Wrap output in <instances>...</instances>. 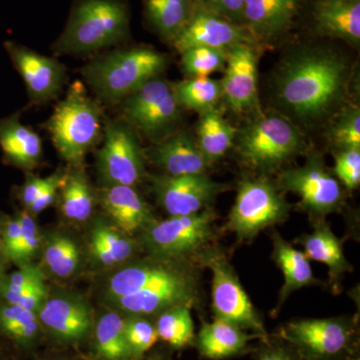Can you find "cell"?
Masks as SVG:
<instances>
[{
	"label": "cell",
	"instance_id": "cell-1",
	"mask_svg": "<svg viewBox=\"0 0 360 360\" xmlns=\"http://www.w3.org/2000/svg\"><path fill=\"white\" fill-rule=\"evenodd\" d=\"M352 65L324 45H302L286 54L272 79L276 112L300 130L326 127L348 104Z\"/></svg>",
	"mask_w": 360,
	"mask_h": 360
},
{
	"label": "cell",
	"instance_id": "cell-2",
	"mask_svg": "<svg viewBox=\"0 0 360 360\" xmlns=\"http://www.w3.org/2000/svg\"><path fill=\"white\" fill-rule=\"evenodd\" d=\"M129 32L125 0H75L65 30L52 49L61 54L90 53L120 44Z\"/></svg>",
	"mask_w": 360,
	"mask_h": 360
},
{
	"label": "cell",
	"instance_id": "cell-3",
	"mask_svg": "<svg viewBox=\"0 0 360 360\" xmlns=\"http://www.w3.org/2000/svg\"><path fill=\"white\" fill-rule=\"evenodd\" d=\"M236 141L240 160L260 175L276 172L307 148L302 130L278 112L257 113Z\"/></svg>",
	"mask_w": 360,
	"mask_h": 360
},
{
	"label": "cell",
	"instance_id": "cell-4",
	"mask_svg": "<svg viewBox=\"0 0 360 360\" xmlns=\"http://www.w3.org/2000/svg\"><path fill=\"white\" fill-rule=\"evenodd\" d=\"M103 120L98 104L77 82L54 108L46 129L59 155L73 167H82L85 155L103 134Z\"/></svg>",
	"mask_w": 360,
	"mask_h": 360
},
{
	"label": "cell",
	"instance_id": "cell-5",
	"mask_svg": "<svg viewBox=\"0 0 360 360\" xmlns=\"http://www.w3.org/2000/svg\"><path fill=\"white\" fill-rule=\"evenodd\" d=\"M167 66L165 54L149 47H134L97 58L82 73L101 101L116 103L158 77Z\"/></svg>",
	"mask_w": 360,
	"mask_h": 360
},
{
	"label": "cell",
	"instance_id": "cell-6",
	"mask_svg": "<svg viewBox=\"0 0 360 360\" xmlns=\"http://www.w3.org/2000/svg\"><path fill=\"white\" fill-rule=\"evenodd\" d=\"M290 210L283 191L266 175L243 179L225 229L241 243L251 241L264 229L285 221Z\"/></svg>",
	"mask_w": 360,
	"mask_h": 360
},
{
	"label": "cell",
	"instance_id": "cell-7",
	"mask_svg": "<svg viewBox=\"0 0 360 360\" xmlns=\"http://www.w3.org/2000/svg\"><path fill=\"white\" fill-rule=\"evenodd\" d=\"M217 219V213L210 207L194 214L156 220L142 232V243L160 262H174L205 252L215 239Z\"/></svg>",
	"mask_w": 360,
	"mask_h": 360
},
{
	"label": "cell",
	"instance_id": "cell-8",
	"mask_svg": "<svg viewBox=\"0 0 360 360\" xmlns=\"http://www.w3.org/2000/svg\"><path fill=\"white\" fill-rule=\"evenodd\" d=\"M122 110L127 124L153 144L177 131L181 110L174 85L155 77L122 99Z\"/></svg>",
	"mask_w": 360,
	"mask_h": 360
},
{
	"label": "cell",
	"instance_id": "cell-9",
	"mask_svg": "<svg viewBox=\"0 0 360 360\" xmlns=\"http://www.w3.org/2000/svg\"><path fill=\"white\" fill-rule=\"evenodd\" d=\"M276 186L300 198V207L315 219L340 212L345 202L340 182L326 168L323 158L311 153L302 167L283 169Z\"/></svg>",
	"mask_w": 360,
	"mask_h": 360
},
{
	"label": "cell",
	"instance_id": "cell-10",
	"mask_svg": "<svg viewBox=\"0 0 360 360\" xmlns=\"http://www.w3.org/2000/svg\"><path fill=\"white\" fill-rule=\"evenodd\" d=\"M103 146L96 153V168L103 186H135L146 176L144 153L134 129L127 122L104 117Z\"/></svg>",
	"mask_w": 360,
	"mask_h": 360
},
{
	"label": "cell",
	"instance_id": "cell-11",
	"mask_svg": "<svg viewBox=\"0 0 360 360\" xmlns=\"http://www.w3.org/2000/svg\"><path fill=\"white\" fill-rule=\"evenodd\" d=\"M202 264L212 274V300L215 319L266 338L264 323L226 257L219 251L205 250Z\"/></svg>",
	"mask_w": 360,
	"mask_h": 360
},
{
	"label": "cell",
	"instance_id": "cell-12",
	"mask_svg": "<svg viewBox=\"0 0 360 360\" xmlns=\"http://www.w3.org/2000/svg\"><path fill=\"white\" fill-rule=\"evenodd\" d=\"M355 322L345 317L302 319L281 329V336L307 360H336L354 345Z\"/></svg>",
	"mask_w": 360,
	"mask_h": 360
},
{
	"label": "cell",
	"instance_id": "cell-13",
	"mask_svg": "<svg viewBox=\"0 0 360 360\" xmlns=\"http://www.w3.org/2000/svg\"><path fill=\"white\" fill-rule=\"evenodd\" d=\"M153 193L160 205L170 217L194 214L210 208L217 195L229 186L215 181L206 174L181 175H151Z\"/></svg>",
	"mask_w": 360,
	"mask_h": 360
},
{
	"label": "cell",
	"instance_id": "cell-14",
	"mask_svg": "<svg viewBox=\"0 0 360 360\" xmlns=\"http://www.w3.org/2000/svg\"><path fill=\"white\" fill-rule=\"evenodd\" d=\"M245 44L257 45L245 26L236 25L207 11L196 0L191 20L172 41L179 53L196 46L229 51Z\"/></svg>",
	"mask_w": 360,
	"mask_h": 360
},
{
	"label": "cell",
	"instance_id": "cell-15",
	"mask_svg": "<svg viewBox=\"0 0 360 360\" xmlns=\"http://www.w3.org/2000/svg\"><path fill=\"white\" fill-rule=\"evenodd\" d=\"M198 279L196 274L184 270L179 276L162 283L122 296L113 300L118 309L136 316L160 314L176 305L191 307L198 300Z\"/></svg>",
	"mask_w": 360,
	"mask_h": 360
},
{
	"label": "cell",
	"instance_id": "cell-16",
	"mask_svg": "<svg viewBox=\"0 0 360 360\" xmlns=\"http://www.w3.org/2000/svg\"><path fill=\"white\" fill-rule=\"evenodd\" d=\"M257 45H238L227 52L224 77L220 79L222 101L227 108L245 115L258 110Z\"/></svg>",
	"mask_w": 360,
	"mask_h": 360
},
{
	"label": "cell",
	"instance_id": "cell-17",
	"mask_svg": "<svg viewBox=\"0 0 360 360\" xmlns=\"http://www.w3.org/2000/svg\"><path fill=\"white\" fill-rule=\"evenodd\" d=\"M4 47L22 77L33 103H44L56 98L65 84V66L16 42L6 41Z\"/></svg>",
	"mask_w": 360,
	"mask_h": 360
},
{
	"label": "cell",
	"instance_id": "cell-18",
	"mask_svg": "<svg viewBox=\"0 0 360 360\" xmlns=\"http://www.w3.org/2000/svg\"><path fill=\"white\" fill-rule=\"evenodd\" d=\"M303 0H245L243 26L257 44H274L288 32Z\"/></svg>",
	"mask_w": 360,
	"mask_h": 360
},
{
	"label": "cell",
	"instance_id": "cell-19",
	"mask_svg": "<svg viewBox=\"0 0 360 360\" xmlns=\"http://www.w3.org/2000/svg\"><path fill=\"white\" fill-rule=\"evenodd\" d=\"M144 155L170 176L206 174L212 167L189 132L177 130L153 144Z\"/></svg>",
	"mask_w": 360,
	"mask_h": 360
},
{
	"label": "cell",
	"instance_id": "cell-20",
	"mask_svg": "<svg viewBox=\"0 0 360 360\" xmlns=\"http://www.w3.org/2000/svg\"><path fill=\"white\" fill-rule=\"evenodd\" d=\"M99 202L117 229L127 236L143 232L156 221L150 205L134 186H103Z\"/></svg>",
	"mask_w": 360,
	"mask_h": 360
},
{
	"label": "cell",
	"instance_id": "cell-21",
	"mask_svg": "<svg viewBox=\"0 0 360 360\" xmlns=\"http://www.w3.org/2000/svg\"><path fill=\"white\" fill-rule=\"evenodd\" d=\"M37 316L45 328L66 341L82 340L92 324L89 305L75 296H49Z\"/></svg>",
	"mask_w": 360,
	"mask_h": 360
},
{
	"label": "cell",
	"instance_id": "cell-22",
	"mask_svg": "<svg viewBox=\"0 0 360 360\" xmlns=\"http://www.w3.org/2000/svg\"><path fill=\"white\" fill-rule=\"evenodd\" d=\"M314 18L321 35L359 46L360 0H316Z\"/></svg>",
	"mask_w": 360,
	"mask_h": 360
},
{
	"label": "cell",
	"instance_id": "cell-23",
	"mask_svg": "<svg viewBox=\"0 0 360 360\" xmlns=\"http://www.w3.org/2000/svg\"><path fill=\"white\" fill-rule=\"evenodd\" d=\"M0 148L9 162L25 170L39 165L44 151L39 134L21 123L18 113L0 120Z\"/></svg>",
	"mask_w": 360,
	"mask_h": 360
},
{
	"label": "cell",
	"instance_id": "cell-24",
	"mask_svg": "<svg viewBox=\"0 0 360 360\" xmlns=\"http://www.w3.org/2000/svg\"><path fill=\"white\" fill-rule=\"evenodd\" d=\"M296 243L303 246V252L309 260L321 262L328 267L331 281L352 271V264L343 252L342 241L324 219H315L311 233L304 234Z\"/></svg>",
	"mask_w": 360,
	"mask_h": 360
},
{
	"label": "cell",
	"instance_id": "cell-25",
	"mask_svg": "<svg viewBox=\"0 0 360 360\" xmlns=\"http://www.w3.org/2000/svg\"><path fill=\"white\" fill-rule=\"evenodd\" d=\"M274 252L272 257L283 271L284 283L279 292L277 309H281L290 297L291 293L304 288L319 283L312 274L311 265L303 251L295 250L283 238L278 232L272 234Z\"/></svg>",
	"mask_w": 360,
	"mask_h": 360
},
{
	"label": "cell",
	"instance_id": "cell-26",
	"mask_svg": "<svg viewBox=\"0 0 360 360\" xmlns=\"http://www.w3.org/2000/svg\"><path fill=\"white\" fill-rule=\"evenodd\" d=\"M255 338L260 336L250 335L229 322L215 319L212 323L203 322L198 335V347L206 359H224L243 352Z\"/></svg>",
	"mask_w": 360,
	"mask_h": 360
},
{
	"label": "cell",
	"instance_id": "cell-27",
	"mask_svg": "<svg viewBox=\"0 0 360 360\" xmlns=\"http://www.w3.org/2000/svg\"><path fill=\"white\" fill-rule=\"evenodd\" d=\"M167 264V262L158 260L120 269L108 281V296L115 300L122 296L131 295L153 284L174 278L186 270Z\"/></svg>",
	"mask_w": 360,
	"mask_h": 360
},
{
	"label": "cell",
	"instance_id": "cell-28",
	"mask_svg": "<svg viewBox=\"0 0 360 360\" xmlns=\"http://www.w3.org/2000/svg\"><path fill=\"white\" fill-rule=\"evenodd\" d=\"M236 131L219 108L200 115L196 127V143L210 165L224 158L232 148Z\"/></svg>",
	"mask_w": 360,
	"mask_h": 360
},
{
	"label": "cell",
	"instance_id": "cell-29",
	"mask_svg": "<svg viewBox=\"0 0 360 360\" xmlns=\"http://www.w3.org/2000/svg\"><path fill=\"white\" fill-rule=\"evenodd\" d=\"M143 4L146 20L172 44L191 20L195 0H143Z\"/></svg>",
	"mask_w": 360,
	"mask_h": 360
},
{
	"label": "cell",
	"instance_id": "cell-30",
	"mask_svg": "<svg viewBox=\"0 0 360 360\" xmlns=\"http://www.w3.org/2000/svg\"><path fill=\"white\" fill-rule=\"evenodd\" d=\"M92 257L103 266L127 262L137 250L136 243L118 229L97 221L89 238Z\"/></svg>",
	"mask_w": 360,
	"mask_h": 360
},
{
	"label": "cell",
	"instance_id": "cell-31",
	"mask_svg": "<svg viewBox=\"0 0 360 360\" xmlns=\"http://www.w3.org/2000/svg\"><path fill=\"white\" fill-rule=\"evenodd\" d=\"M59 191L61 212L66 219L84 222L91 217L96 196L82 167L65 175Z\"/></svg>",
	"mask_w": 360,
	"mask_h": 360
},
{
	"label": "cell",
	"instance_id": "cell-32",
	"mask_svg": "<svg viewBox=\"0 0 360 360\" xmlns=\"http://www.w3.org/2000/svg\"><path fill=\"white\" fill-rule=\"evenodd\" d=\"M172 85L177 103L182 110H193L202 115L217 110L222 101L220 80L210 77H193Z\"/></svg>",
	"mask_w": 360,
	"mask_h": 360
},
{
	"label": "cell",
	"instance_id": "cell-33",
	"mask_svg": "<svg viewBox=\"0 0 360 360\" xmlns=\"http://www.w3.org/2000/svg\"><path fill=\"white\" fill-rule=\"evenodd\" d=\"M97 352L106 360L132 359L124 335V319L115 312L103 314L96 328Z\"/></svg>",
	"mask_w": 360,
	"mask_h": 360
},
{
	"label": "cell",
	"instance_id": "cell-34",
	"mask_svg": "<svg viewBox=\"0 0 360 360\" xmlns=\"http://www.w3.org/2000/svg\"><path fill=\"white\" fill-rule=\"evenodd\" d=\"M45 266L61 278L73 276L80 265V250L75 240L63 233H53L44 246Z\"/></svg>",
	"mask_w": 360,
	"mask_h": 360
},
{
	"label": "cell",
	"instance_id": "cell-35",
	"mask_svg": "<svg viewBox=\"0 0 360 360\" xmlns=\"http://www.w3.org/2000/svg\"><path fill=\"white\" fill-rule=\"evenodd\" d=\"M158 338L175 348L191 345L194 340V324L191 307L176 305L160 312L156 321Z\"/></svg>",
	"mask_w": 360,
	"mask_h": 360
},
{
	"label": "cell",
	"instance_id": "cell-36",
	"mask_svg": "<svg viewBox=\"0 0 360 360\" xmlns=\"http://www.w3.org/2000/svg\"><path fill=\"white\" fill-rule=\"evenodd\" d=\"M40 322L34 312L4 302L0 304V330L20 342L28 343L39 335Z\"/></svg>",
	"mask_w": 360,
	"mask_h": 360
},
{
	"label": "cell",
	"instance_id": "cell-37",
	"mask_svg": "<svg viewBox=\"0 0 360 360\" xmlns=\"http://www.w3.org/2000/svg\"><path fill=\"white\" fill-rule=\"evenodd\" d=\"M326 127L329 141L338 150L360 149V110L347 104Z\"/></svg>",
	"mask_w": 360,
	"mask_h": 360
},
{
	"label": "cell",
	"instance_id": "cell-38",
	"mask_svg": "<svg viewBox=\"0 0 360 360\" xmlns=\"http://www.w3.org/2000/svg\"><path fill=\"white\" fill-rule=\"evenodd\" d=\"M227 52L212 47H191L181 53L182 70L189 78L208 77L224 71Z\"/></svg>",
	"mask_w": 360,
	"mask_h": 360
},
{
	"label": "cell",
	"instance_id": "cell-39",
	"mask_svg": "<svg viewBox=\"0 0 360 360\" xmlns=\"http://www.w3.org/2000/svg\"><path fill=\"white\" fill-rule=\"evenodd\" d=\"M18 217L21 226L20 238L8 260L20 267L30 264L32 258L39 253L42 238L33 215L23 210L18 213Z\"/></svg>",
	"mask_w": 360,
	"mask_h": 360
},
{
	"label": "cell",
	"instance_id": "cell-40",
	"mask_svg": "<svg viewBox=\"0 0 360 360\" xmlns=\"http://www.w3.org/2000/svg\"><path fill=\"white\" fill-rule=\"evenodd\" d=\"M124 335L134 357L146 354L158 340L155 326L143 316L136 315L124 319Z\"/></svg>",
	"mask_w": 360,
	"mask_h": 360
},
{
	"label": "cell",
	"instance_id": "cell-41",
	"mask_svg": "<svg viewBox=\"0 0 360 360\" xmlns=\"http://www.w3.org/2000/svg\"><path fill=\"white\" fill-rule=\"evenodd\" d=\"M333 174L347 189H355L360 184V149H341L335 155Z\"/></svg>",
	"mask_w": 360,
	"mask_h": 360
},
{
	"label": "cell",
	"instance_id": "cell-42",
	"mask_svg": "<svg viewBox=\"0 0 360 360\" xmlns=\"http://www.w3.org/2000/svg\"><path fill=\"white\" fill-rule=\"evenodd\" d=\"M44 283L45 277L41 269L30 262L18 267V269L11 276H6L0 290V296L7 293L20 292L33 285Z\"/></svg>",
	"mask_w": 360,
	"mask_h": 360
},
{
	"label": "cell",
	"instance_id": "cell-43",
	"mask_svg": "<svg viewBox=\"0 0 360 360\" xmlns=\"http://www.w3.org/2000/svg\"><path fill=\"white\" fill-rule=\"evenodd\" d=\"M49 296V290H47L44 283L33 285L20 292L7 293V295H1V297L6 302L20 305L23 309L30 310L37 314Z\"/></svg>",
	"mask_w": 360,
	"mask_h": 360
},
{
	"label": "cell",
	"instance_id": "cell-44",
	"mask_svg": "<svg viewBox=\"0 0 360 360\" xmlns=\"http://www.w3.org/2000/svg\"><path fill=\"white\" fill-rule=\"evenodd\" d=\"M207 11L222 16L225 20L243 26L245 0H196Z\"/></svg>",
	"mask_w": 360,
	"mask_h": 360
},
{
	"label": "cell",
	"instance_id": "cell-45",
	"mask_svg": "<svg viewBox=\"0 0 360 360\" xmlns=\"http://www.w3.org/2000/svg\"><path fill=\"white\" fill-rule=\"evenodd\" d=\"M65 175L60 172L51 174L49 184L37 196V200L33 201L32 205L27 210H25L26 212H30V214L34 217V215L44 212L49 206L53 205L54 201L58 198V193L61 184H63V179H65Z\"/></svg>",
	"mask_w": 360,
	"mask_h": 360
},
{
	"label": "cell",
	"instance_id": "cell-46",
	"mask_svg": "<svg viewBox=\"0 0 360 360\" xmlns=\"http://www.w3.org/2000/svg\"><path fill=\"white\" fill-rule=\"evenodd\" d=\"M4 224H4V229H2L0 250H1L4 257L8 259L9 255H11L20 240L21 231L20 217L18 215L14 219L7 220Z\"/></svg>",
	"mask_w": 360,
	"mask_h": 360
},
{
	"label": "cell",
	"instance_id": "cell-47",
	"mask_svg": "<svg viewBox=\"0 0 360 360\" xmlns=\"http://www.w3.org/2000/svg\"><path fill=\"white\" fill-rule=\"evenodd\" d=\"M49 181H51V175L44 179L37 176L28 177L20 191V201L25 210H27L32 205L33 201L37 200V196L41 193Z\"/></svg>",
	"mask_w": 360,
	"mask_h": 360
},
{
	"label": "cell",
	"instance_id": "cell-48",
	"mask_svg": "<svg viewBox=\"0 0 360 360\" xmlns=\"http://www.w3.org/2000/svg\"><path fill=\"white\" fill-rule=\"evenodd\" d=\"M258 360H296L295 357L281 347H271L264 350Z\"/></svg>",
	"mask_w": 360,
	"mask_h": 360
},
{
	"label": "cell",
	"instance_id": "cell-49",
	"mask_svg": "<svg viewBox=\"0 0 360 360\" xmlns=\"http://www.w3.org/2000/svg\"><path fill=\"white\" fill-rule=\"evenodd\" d=\"M6 277V270H4V262H2V260L0 259V290H1L2 284H4Z\"/></svg>",
	"mask_w": 360,
	"mask_h": 360
},
{
	"label": "cell",
	"instance_id": "cell-50",
	"mask_svg": "<svg viewBox=\"0 0 360 360\" xmlns=\"http://www.w3.org/2000/svg\"><path fill=\"white\" fill-rule=\"evenodd\" d=\"M2 221L0 219V246H1V236H2V229H4V224H1Z\"/></svg>",
	"mask_w": 360,
	"mask_h": 360
}]
</instances>
